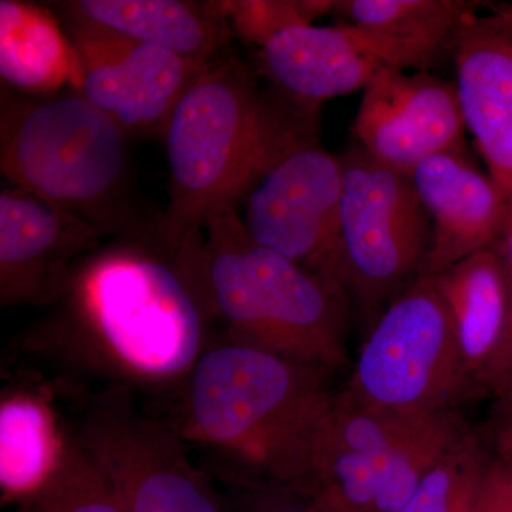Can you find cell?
Returning <instances> with one entry per match:
<instances>
[{"label":"cell","instance_id":"cell-1","mask_svg":"<svg viewBox=\"0 0 512 512\" xmlns=\"http://www.w3.org/2000/svg\"><path fill=\"white\" fill-rule=\"evenodd\" d=\"M62 309L25 336L30 353L177 394L211 345L210 305L183 252L119 241L74 268Z\"/></svg>","mask_w":512,"mask_h":512},{"label":"cell","instance_id":"cell-2","mask_svg":"<svg viewBox=\"0 0 512 512\" xmlns=\"http://www.w3.org/2000/svg\"><path fill=\"white\" fill-rule=\"evenodd\" d=\"M318 131V107L264 86L237 57L208 64L163 133L170 201L156 224L158 245L180 251L211 211L238 207L279 161L318 144Z\"/></svg>","mask_w":512,"mask_h":512},{"label":"cell","instance_id":"cell-3","mask_svg":"<svg viewBox=\"0 0 512 512\" xmlns=\"http://www.w3.org/2000/svg\"><path fill=\"white\" fill-rule=\"evenodd\" d=\"M325 367L228 339L212 340L187 377L168 421L187 443L238 463L248 488L311 498L316 458L332 409Z\"/></svg>","mask_w":512,"mask_h":512},{"label":"cell","instance_id":"cell-4","mask_svg":"<svg viewBox=\"0 0 512 512\" xmlns=\"http://www.w3.org/2000/svg\"><path fill=\"white\" fill-rule=\"evenodd\" d=\"M225 339L333 370L346 363V309L319 279L256 244L238 207L211 211L180 248Z\"/></svg>","mask_w":512,"mask_h":512},{"label":"cell","instance_id":"cell-5","mask_svg":"<svg viewBox=\"0 0 512 512\" xmlns=\"http://www.w3.org/2000/svg\"><path fill=\"white\" fill-rule=\"evenodd\" d=\"M0 168L16 188L89 222L104 237L154 241L127 208L126 133L82 94H3Z\"/></svg>","mask_w":512,"mask_h":512},{"label":"cell","instance_id":"cell-6","mask_svg":"<svg viewBox=\"0 0 512 512\" xmlns=\"http://www.w3.org/2000/svg\"><path fill=\"white\" fill-rule=\"evenodd\" d=\"M345 392L390 409L441 412L476 397L436 276H417L377 319Z\"/></svg>","mask_w":512,"mask_h":512},{"label":"cell","instance_id":"cell-7","mask_svg":"<svg viewBox=\"0 0 512 512\" xmlns=\"http://www.w3.org/2000/svg\"><path fill=\"white\" fill-rule=\"evenodd\" d=\"M73 436L128 512H231L191 463L184 437L141 412L131 387L94 393Z\"/></svg>","mask_w":512,"mask_h":512},{"label":"cell","instance_id":"cell-8","mask_svg":"<svg viewBox=\"0 0 512 512\" xmlns=\"http://www.w3.org/2000/svg\"><path fill=\"white\" fill-rule=\"evenodd\" d=\"M340 224L350 295L375 309L410 276H420L431 224L410 174L353 148L340 156Z\"/></svg>","mask_w":512,"mask_h":512},{"label":"cell","instance_id":"cell-9","mask_svg":"<svg viewBox=\"0 0 512 512\" xmlns=\"http://www.w3.org/2000/svg\"><path fill=\"white\" fill-rule=\"evenodd\" d=\"M340 156L318 144L274 165L248 192L242 217L256 244L278 252L348 303L343 254Z\"/></svg>","mask_w":512,"mask_h":512},{"label":"cell","instance_id":"cell-10","mask_svg":"<svg viewBox=\"0 0 512 512\" xmlns=\"http://www.w3.org/2000/svg\"><path fill=\"white\" fill-rule=\"evenodd\" d=\"M67 36L79 59L76 92L126 134L164 133L178 101L210 64L76 18H69Z\"/></svg>","mask_w":512,"mask_h":512},{"label":"cell","instance_id":"cell-11","mask_svg":"<svg viewBox=\"0 0 512 512\" xmlns=\"http://www.w3.org/2000/svg\"><path fill=\"white\" fill-rule=\"evenodd\" d=\"M352 133L357 148L404 174L439 154H464L456 84L382 66L363 89Z\"/></svg>","mask_w":512,"mask_h":512},{"label":"cell","instance_id":"cell-12","mask_svg":"<svg viewBox=\"0 0 512 512\" xmlns=\"http://www.w3.org/2000/svg\"><path fill=\"white\" fill-rule=\"evenodd\" d=\"M89 222L22 190L0 192V306L50 305L77 264L100 247Z\"/></svg>","mask_w":512,"mask_h":512},{"label":"cell","instance_id":"cell-13","mask_svg":"<svg viewBox=\"0 0 512 512\" xmlns=\"http://www.w3.org/2000/svg\"><path fill=\"white\" fill-rule=\"evenodd\" d=\"M458 333L476 397L512 420V271L497 248L484 249L436 275Z\"/></svg>","mask_w":512,"mask_h":512},{"label":"cell","instance_id":"cell-14","mask_svg":"<svg viewBox=\"0 0 512 512\" xmlns=\"http://www.w3.org/2000/svg\"><path fill=\"white\" fill-rule=\"evenodd\" d=\"M474 10L454 33L456 92L491 177L512 202V5Z\"/></svg>","mask_w":512,"mask_h":512},{"label":"cell","instance_id":"cell-15","mask_svg":"<svg viewBox=\"0 0 512 512\" xmlns=\"http://www.w3.org/2000/svg\"><path fill=\"white\" fill-rule=\"evenodd\" d=\"M431 224L420 276H436L468 256L494 248L510 214L500 184L474 167L464 154L427 158L410 174Z\"/></svg>","mask_w":512,"mask_h":512},{"label":"cell","instance_id":"cell-16","mask_svg":"<svg viewBox=\"0 0 512 512\" xmlns=\"http://www.w3.org/2000/svg\"><path fill=\"white\" fill-rule=\"evenodd\" d=\"M382 66L359 32L345 23L293 26L259 52V69L272 86L313 107L365 89Z\"/></svg>","mask_w":512,"mask_h":512},{"label":"cell","instance_id":"cell-17","mask_svg":"<svg viewBox=\"0 0 512 512\" xmlns=\"http://www.w3.org/2000/svg\"><path fill=\"white\" fill-rule=\"evenodd\" d=\"M64 9L69 18L201 63L220 59L232 35L222 2L80 0Z\"/></svg>","mask_w":512,"mask_h":512},{"label":"cell","instance_id":"cell-18","mask_svg":"<svg viewBox=\"0 0 512 512\" xmlns=\"http://www.w3.org/2000/svg\"><path fill=\"white\" fill-rule=\"evenodd\" d=\"M483 3L466 0H339L335 13L392 69L426 72L460 23Z\"/></svg>","mask_w":512,"mask_h":512},{"label":"cell","instance_id":"cell-19","mask_svg":"<svg viewBox=\"0 0 512 512\" xmlns=\"http://www.w3.org/2000/svg\"><path fill=\"white\" fill-rule=\"evenodd\" d=\"M0 76L26 96H53L66 84L76 92L79 59L49 10L22 0H0Z\"/></svg>","mask_w":512,"mask_h":512},{"label":"cell","instance_id":"cell-20","mask_svg":"<svg viewBox=\"0 0 512 512\" xmlns=\"http://www.w3.org/2000/svg\"><path fill=\"white\" fill-rule=\"evenodd\" d=\"M69 433L40 393L16 389L0 402V487L6 500L25 503L53 473Z\"/></svg>","mask_w":512,"mask_h":512},{"label":"cell","instance_id":"cell-21","mask_svg":"<svg viewBox=\"0 0 512 512\" xmlns=\"http://www.w3.org/2000/svg\"><path fill=\"white\" fill-rule=\"evenodd\" d=\"M491 454L471 430L424 477L399 512H478Z\"/></svg>","mask_w":512,"mask_h":512},{"label":"cell","instance_id":"cell-22","mask_svg":"<svg viewBox=\"0 0 512 512\" xmlns=\"http://www.w3.org/2000/svg\"><path fill=\"white\" fill-rule=\"evenodd\" d=\"M471 430L457 410H451L433 429L384 461L379 471L376 511L402 510L424 477Z\"/></svg>","mask_w":512,"mask_h":512},{"label":"cell","instance_id":"cell-23","mask_svg":"<svg viewBox=\"0 0 512 512\" xmlns=\"http://www.w3.org/2000/svg\"><path fill=\"white\" fill-rule=\"evenodd\" d=\"M22 507L28 512H128L72 433L53 473Z\"/></svg>","mask_w":512,"mask_h":512},{"label":"cell","instance_id":"cell-24","mask_svg":"<svg viewBox=\"0 0 512 512\" xmlns=\"http://www.w3.org/2000/svg\"><path fill=\"white\" fill-rule=\"evenodd\" d=\"M222 8L232 33L261 49L284 30L313 23L306 0H239Z\"/></svg>","mask_w":512,"mask_h":512},{"label":"cell","instance_id":"cell-25","mask_svg":"<svg viewBox=\"0 0 512 512\" xmlns=\"http://www.w3.org/2000/svg\"><path fill=\"white\" fill-rule=\"evenodd\" d=\"M478 512H512V437L498 427L495 453L485 473Z\"/></svg>","mask_w":512,"mask_h":512},{"label":"cell","instance_id":"cell-26","mask_svg":"<svg viewBox=\"0 0 512 512\" xmlns=\"http://www.w3.org/2000/svg\"><path fill=\"white\" fill-rule=\"evenodd\" d=\"M235 512H315L311 498L288 488H249L247 497Z\"/></svg>","mask_w":512,"mask_h":512},{"label":"cell","instance_id":"cell-27","mask_svg":"<svg viewBox=\"0 0 512 512\" xmlns=\"http://www.w3.org/2000/svg\"><path fill=\"white\" fill-rule=\"evenodd\" d=\"M495 248L504 256L512 271V217L507 218L503 234H501L500 241L495 245Z\"/></svg>","mask_w":512,"mask_h":512},{"label":"cell","instance_id":"cell-28","mask_svg":"<svg viewBox=\"0 0 512 512\" xmlns=\"http://www.w3.org/2000/svg\"><path fill=\"white\" fill-rule=\"evenodd\" d=\"M312 503H313V501H312ZM313 508H315V512H359V511L345 510V508L329 507V505H323V504H318V503H313Z\"/></svg>","mask_w":512,"mask_h":512},{"label":"cell","instance_id":"cell-29","mask_svg":"<svg viewBox=\"0 0 512 512\" xmlns=\"http://www.w3.org/2000/svg\"><path fill=\"white\" fill-rule=\"evenodd\" d=\"M507 430L510 431L511 437H512V421L511 423L507 424Z\"/></svg>","mask_w":512,"mask_h":512},{"label":"cell","instance_id":"cell-30","mask_svg":"<svg viewBox=\"0 0 512 512\" xmlns=\"http://www.w3.org/2000/svg\"><path fill=\"white\" fill-rule=\"evenodd\" d=\"M508 217H512V202H511V205H510V214H508Z\"/></svg>","mask_w":512,"mask_h":512},{"label":"cell","instance_id":"cell-31","mask_svg":"<svg viewBox=\"0 0 512 512\" xmlns=\"http://www.w3.org/2000/svg\"><path fill=\"white\" fill-rule=\"evenodd\" d=\"M20 512H28V511H26L25 508L22 507V508H20Z\"/></svg>","mask_w":512,"mask_h":512}]
</instances>
